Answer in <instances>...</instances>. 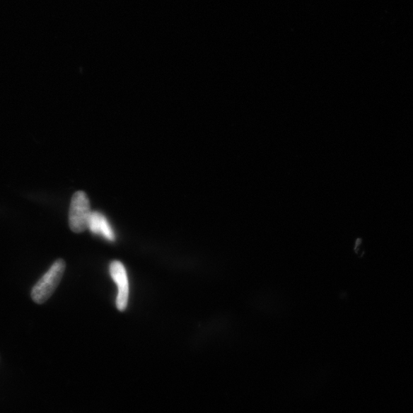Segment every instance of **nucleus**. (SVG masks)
Here are the masks:
<instances>
[{
	"instance_id": "f03ea898",
	"label": "nucleus",
	"mask_w": 413,
	"mask_h": 413,
	"mask_svg": "<svg viewBox=\"0 0 413 413\" xmlns=\"http://www.w3.org/2000/svg\"><path fill=\"white\" fill-rule=\"evenodd\" d=\"M92 211L87 194L79 191L71 199L69 209V226L74 233H82L88 228Z\"/></svg>"
},
{
	"instance_id": "7ed1b4c3",
	"label": "nucleus",
	"mask_w": 413,
	"mask_h": 413,
	"mask_svg": "<svg viewBox=\"0 0 413 413\" xmlns=\"http://www.w3.org/2000/svg\"><path fill=\"white\" fill-rule=\"evenodd\" d=\"M110 274L117 286L118 293L116 300L117 309L124 312L128 306L129 286L127 269L118 260L112 261L110 265Z\"/></svg>"
},
{
	"instance_id": "f257e3e1",
	"label": "nucleus",
	"mask_w": 413,
	"mask_h": 413,
	"mask_svg": "<svg viewBox=\"0 0 413 413\" xmlns=\"http://www.w3.org/2000/svg\"><path fill=\"white\" fill-rule=\"evenodd\" d=\"M66 264L59 259L33 288L31 296L37 304H43L54 293L60 284Z\"/></svg>"
},
{
	"instance_id": "20e7f679",
	"label": "nucleus",
	"mask_w": 413,
	"mask_h": 413,
	"mask_svg": "<svg viewBox=\"0 0 413 413\" xmlns=\"http://www.w3.org/2000/svg\"><path fill=\"white\" fill-rule=\"evenodd\" d=\"M88 228L91 233L101 235L109 241L114 242L116 240L115 231L105 216L98 211H92Z\"/></svg>"
}]
</instances>
